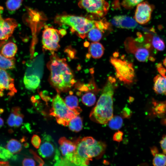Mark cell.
<instances>
[{
	"label": "cell",
	"instance_id": "obj_1",
	"mask_svg": "<svg viewBox=\"0 0 166 166\" xmlns=\"http://www.w3.org/2000/svg\"><path fill=\"white\" fill-rule=\"evenodd\" d=\"M48 67L50 72V82L57 92L68 91L75 83L73 73L65 59L53 53Z\"/></svg>",
	"mask_w": 166,
	"mask_h": 166
},
{
	"label": "cell",
	"instance_id": "obj_2",
	"mask_svg": "<svg viewBox=\"0 0 166 166\" xmlns=\"http://www.w3.org/2000/svg\"><path fill=\"white\" fill-rule=\"evenodd\" d=\"M115 81L114 78L109 77L96 105L90 114L89 117L93 121L106 124L113 117V84Z\"/></svg>",
	"mask_w": 166,
	"mask_h": 166
},
{
	"label": "cell",
	"instance_id": "obj_3",
	"mask_svg": "<svg viewBox=\"0 0 166 166\" xmlns=\"http://www.w3.org/2000/svg\"><path fill=\"white\" fill-rule=\"evenodd\" d=\"M55 21L61 25L70 27L72 32L76 33L83 39L87 37L89 32L96 27L97 21L90 20L84 17L70 15H60L56 16Z\"/></svg>",
	"mask_w": 166,
	"mask_h": 166
},
{
	"label": "cell",
	"instance_id": "obj_4",
	"mask_svg": "<svg viewBox=\"0 0 166 166\" xmlns=\"http://www.w3.org/2000/svg\"><path fill=\"white\" fill-rule=\"evenodd\" d=\"M52 104L50 115L55 118L58 124L64 126L68 125L69 121L81 111V109H69L59 94L53 98Z\"/></svg>",
	"mask_w": 166,
	"mask_h": 166
},
{
	"label": "cell",
	"instance_id": "obj_5",
	"mask_svg": "<svg viewBox=\"0 0 166 166\" xmlns=\"http://www.w3.org/2000/svg\"><path fill=\"white\" fill-rule=\"evenodd\" d=\"M59 154L55 166H73L74 157L76 148V141L72 142L62 137L59 139Z\"/></svg>",
	"mask_w": 166,
	"mask_h": 166
},
{
	"label": "cell",
	"instance_id": "obj_6",
	"mask_svg": "<svg viewBox=\"0 0 166 166\" xmlns=\"http://www.w3.org/2000/svg\"><path fill=\"white\" fill-rule=\"evenodd\" d=\"M110 61L116 69L117 78L125 84L133 82L135 72L132 63L114 57H111Z\"/></svg>",
	"mask_w": 166,
	"mask_h": 166
},
{
	"label": "cell",
	"instance_id": "obj_7",
	"mask_svg": "<svg viewBox=\"0 0 166 166\" xmlns=\"http://www.w3.org/2000/svg\"><path fill=\"white\" fill-rule=\"evenodd\" d=\"M79 6L88 13L100 17L107 13L109 5L105 0H81Z\"/></svg>",
	"mask_w": 166,
	"mask_h": 166
},
{
	"label": "cell",
	"instance_id": "obj_8",
	"mask_svg": "<svg viewBox=\"0 0 166 166\" xmlns=\"http://www.w3.org/2000/svg\"><path fill=\"white\" fill-rule=\"evenodd\" d=\"M60 31L52 28H45L43 32L42 44L45 49L51 51L53 54L60 47L59 42L60 35Z\"/></svg>",
	"mask_w": 166,
	"mask_h": 166
},
{
	"label": "cell",
	"instance_id": "obj_9",
	"mask_svg": "<svg viewBox=\"0 0 166 166\" xmlns=\"http://www.w3.org/2000/svg\"><path fill=\"white\" fill-rule=\"evenodd\" d=\"M76 148L74 157V165L87 166L92 158L89 153V144L83 138L76 140Z\"/></svg>",
	"mask_w": 166,
	"mask_h": 166
},
{
	"label": "cell",
	"instance_id": "obj_10",
	"mask_svg": "<svg viewBox=\"0 0 166 166\" xmlns=\"http://www.w3.org/2000/svg\"><path fill=\"white\" fill-rule=\"evenodd\" d=\"M124 44L126 51L128 53L133 54L139 61L145 62L149 58V49L145 47L138 45L135 39L128 37L126 39Z\"/></svg>",
	"mask_w": 166,
	"mask_h": 166
},
{
	"label": "cell",
	"instance_id": "obj_11",
	"mask_svg": "<svg viewBox=\"0 0 166 166\" xmlns=\"http://www.w3.org/2000/svg\"><path fill=\"white\" fill-rule=\"evenodd\" d=\"M154 6L147 2H142L137 5L134 19L137 23L144 24L150 20Z\"/></svg>",
	"mask_w": 166,
	"mask_h": 166
},
{
	"label": "cell",
	"instance_id": "obj_12",
	"mask_svg": "<svg viewBox=\"0 0 166 166\" xmlns=\"http://www.w3.org/2000/svg\"><path fill=\"white\" fill-rule=\"evenodd\" d=\"M38 152L43 158L49 159L53 157V160L58 149L55 146L50 136L46 135L44 136L42 143L39 148Z\"/></svg>",
	"mask_w": 166,
	"mask_h": 166
},
{
	"label": "cell",
	"instance_id": "obj_13",
	"mask_svg": "<svg viewBox=\"0 0 166 166\" xmlns=\"http://www.w3.org/2000/svg\"><path fill=\"white\" fill-rule=\"evenodd\" d=\"M14 82V79L5 69H0V90H9L10 95L13 96L17 92Z\"/></svg>",
	"mask_w": 166,
	"mask_h": 166
},
{
	"label": "cell",
	"instance_id": "obj_14",
	"mask_svg": "<svg viewBox=\"0 0 166 166\" xmlns=\"http://www.w3.org/2000/svg\"><path fill=\"white\" fill-rule=\"evenodd\" d=\"M111 22L117 27L127 29H134L138 26L135 19L126 15L115 16L111 19Z\"/></svg>",
	"mask_w": 166,
	"mask_h": 166
},
{
	"label": "cell",
	"instance_id": "obj_15",
	"mask_svg": "<svg viewBox=\"0 0 166 166\" xmlns=\"http://www.w3.org/2000/svg\"><path fill=\"white\" fill-rule=\"evenodd\" d=\"M153 82L154 92L157 94L166 95V76L157 75L154 77Z\"/></svg>",
	"mask_w": 166,
	"mask_h": 166
},
{
	"label": "cell",
	"instance_id": "obj_16",
	"mask_svg": "<svg viewBox=\"0 0 166 166\" xmlns=\"http://www.w3.org/2000/svg\"><path fill=\"white\" fill-rule=\"evenodd\" d=\"M89 144V154L91 158L101 156L105 151L106 145L100 141H97L93 144Z\"/></svg>",
	"mask_w": 166,
	"mask_h": 166
},
{
	"label": "cell",
	"instance_id": "obj_17",
	"mask_svg": "<svg viewBox=\"0 0 166 166\" xmlns=\"http://www.w3.org/2000/svg\"><path fill=\"white\" fill-rule=\"evenodd\" d=\"M104 50V48L101 44L98 42H93L89 47V52L92 57L98 59L103 56Z\"/></svg>",
	"mask_w": 166,
	"mask_h": 166
},
{
	"label": "cell",
	"instance_id": "obj_18",
	"mask_svg": "<svg viewBox=\"0 0 166 166\" xmlns=\"http://www.w3.org/2000/svg\"><path fill=\"white\" fill-rule=\"evenodd\" d=\"M17 47L15 43L9 42L3 46L1 50V53L7 58H12L17 53Z\"/></svg>",
	"mask_w": 166,
	"mask_h": 166
},
{
	"label": "cell",
	"instance_id": "obj_19",
	"mask_svg": "<svg viewBox=\"0 0 166 166\" xmlns=\"http://www.w3.org/2000/svg\"><path fill=\"white\" fill-rule=\"evenodd\" d=\"M1 10L0 8V11ZM1 14L0 11V40H6L11 36V34L7 24Z\"/></svg>",
	"mask_w": 166,
	"mask_h": 166
},
{
	"label": "cell",
	"instance_id": "obj_20",
	"mask_svg": "<svg viewBox=\"0 0 166 166\" xmlns=\"http://www.w3.org/2000/svg\"><path fill=\"white\" fill-rule=\"evenodd\" d=\"M24 82L26 87L28 89H36L40 83V79L37 76L31 75L25 76Z\"/></svg>",
	"mask_w": 166,
	"mask_h": 166
},
{
	"label": "cell",
	"instance_id": "obj_21",
	"mask_svg": "<svg viewBox=\"0 0 166 166\" xmlns=\"http://www.w3.org/2000/svg\"><path fill=\"white\" fill-rule=\"evenodd\" d=\"M68 125L69 129L73 132H77L80 131L83 127L81 117L77 115L69 121Z\"/></svg>",
	"mask_w": 166,
	"mask_h": 166
},
{
	"label": "cell",
	"instance_id": "obj_22",
	"mask_svg": "<svg viewBox=\"0 0 166 166\" xmlns=\"http://www.w3.org/2000/svg\"><path fill=\"white\" fill-rule=\"evenodd\" d=\"M6 147L12 154L18 153L22 148L20 142L15 139L10 140L7 143Z\"/></svg>",
	"mask_w": 166,
	"mask_h": 166
},
{
	"label": "cell",
	"instance_id": "obj_23",
	"mask_svg": "<svg viewBox=\"0 0 166 166\" xmlns=\"http://www.w3.org/2000/svg\"><path fill=\"white\" fill-rule=\"evenodd\" d=\"M15 64L14 57L7 58L0 54V69L5 70L12 69L14 67Z\"/></svg>",
	"mask_w": 166,
	"mask_h": 166
},
{
	"label": "cell",
	"instance_id": "obj_24",
	"mask_svg": "<svg viewBox=\"0 0 166 166\" xmlns=\"http://www.w3.org/2000/svg\"><path fill=\"white\" fill-rule=\"evenodd\" d=\"M148 42H150L151 45L157 50L162 51L165 48V43L164 40L158 36H150V41Z\"/></svg>",
	"mask_w": 166,
	"mask_h": 166
},
{
	"label": "cell",
	"instance_id": "obj_25",
	"mask_svg": "<svg viewBox=\"0 0 166 166\" xmlns=\"http://www.w3.org/2000/svg\"><path fill=\"white\" fill-rule=\"evenodd\" d=\"M103 32L97 27L93 28L88 33L87 35L88 39L89 41L93 42H98L101 39Z\"/></svg>",
	"mask_w": 166,
	"mask_h": 166
},
{
	"label": "cell",
	"instance_id": "obj_26",
	"mask_svg": "<svg viewBox=\"0 0 166 166\" xmlns=\"http://www.w3.org/2000/svg\"><path fill=\"white\" fill-rule=\"evenodd\" d=\"M64 101L67 106L71 109H81L78 106V100L77 97L74 95H69L65 98Z\"/></svg>",
	"mask_w": 166,
	"mask_h": 166
},
{
	"label": "cell",
	"instance_id": "obj_27",
	"mask_svg": "<svg viewBox=\"0 0 166 166\" xmlns=\"http://www.w3.org/2000/svg\"><path fill=\"white\" fill-rule=\"evenodd\" d=\"M81 101L83 104L86 106H91L95 103L96 101V97L93 93L87 92L82 97Z\"/></svg>",
	"mask_w": 166,
	"mask_h": 166
},
{
	"label": "cell",
	"instance_id": "obj_28",
	"mask_svg": "<svg viewBox=\"0 0 166 166\" xmlns=\"http://www.w3.org/2000/svg\"><path fill=\"white\" fill-rule=\"evenodd\" d=\"M108 122L109 126L111 129L117 130L122 127L123 121L121 117L116 116H113Z\"/></svg>",
	"mask_w": 166,
	"mask_h": 166
},
{
	"label": "cell",
	"instance_id": "obj_29",
	"mask_svg": "<svg viewBox=\"0 0 166 166\" xmlns=\"http://www.w3.org/2000/svg\"><path fill=\"white\" fill-rule=\"evenodd\" d=\"M22 0H7L6 5L7 9L10 12L15 11L21 6Z\"/></svg>",
	"mask_w": 166,
	"mask_h": 166
},
{
	"label": "cell",
	"instance_id": "obj_30",
	"mask_svg": "<svg viewBox=\"0 0 166 166\" xmlns=\"http://www.w3.org/2000/svg\"><path fill=\"white\" fill-rule=\"evenodd\" d=\"M152 164L154 166H163L166 165V156L165 154L158 153L154 155Z\"/></svg>",
	"mask_w": 166,
	"mask_h": 166
},
{
	"label": "cell",
	"instance_id": "obj_31",
	"mask_svg": "<svg viewBox=\"0 0 166 166\" xmlns=\"http://www.w3.org/2000/svg\"><path fill=\"white\" fill-rule=\"evenodd\" d=\"M144 0H123L122 6L125 9H131Z\"/></svg>",
	"mask_w": 166,
	"mask_h": 166
},
{
	"label": "cell",
	"instance_id": "obj_32",
	"mask_svg": "<svg viewBox=\"0 0 166 166\" xmlns=\"http://www.w3.org/2000/svg\"><path fill=\"white\" fill-rule=\"evenodd\" d=\"M13 156L12 154L8 149L0 146V158L4 160H7Z\"/></svg>",
	"mask_w": 166,
	"mask_h": 166
},
{
	"label": "cell",
	"instance_id": "obj_33",
	"mask_svg": "<svg viewBox=\"0 0 166 166\" xmlns=\"http://www.w3.org/2000/svg\"><path fill=\"white\" fill-rule=\"evenodd\" d=\"M16 115V112L12 109L11 112L10 114L7 121V124L9 126L11 127L14 126Z\"/></svg>",
	"mask_w": 166,
	"mask_h": 166
},
{
	"label": "cell",
	"instance_id": "obj_34",
	"mask_svg": "<svg viewBox=\"0 0 166 166\" xmlns=\"http://www.w3.org/2000/svg\"><path fill=\"white\" fill-rule=\"evenodd\" d=\"M31 142L32 145L36 148H38L41 144V140L40 137L37 135H34L31 138Z\"/></svg>",
	"mask_w": 166,
	"mask_h": 166
},
{
	"label": "cell",
	"instance_id": "obj_35",
	"mask_svg": "<svg viewBox=\"0 0 166 166\" xmlns=\"http://www.w3.org/2000/svg\"><path fill=\"white\" fill-rule=\"evenodd\" d=\"M22 164L24 166H34L36 165L34 160L30 158H25L22 161Z\"/></svg>",
	"mask_w": 166,
	"mask_h": 166
},
{
	"label": "cell",
	"instance_id": "obj_36",
	"mask_svg": "<svg viewBox=\"0 0 166 166\" xmlns=\"http://www.w3.org/2000/svg\"><path fill=\"white\" fill-rule=\"evenodd\" d=\"M123 135L122 132L118 131L114 134L113 136V140L118 142L121 141L123 139Z\"/></svg>",
	"mask_w": 166,
	"mask_h": 166
},
{
	"label": "cell",
	"instance_id": "obj_37",
	"mask_svg": "<svg viewBox=\"0 0 166 166\" xmlns=\"http://www.w3.org/2000/svg\"><path fill=\"white\" fill-rule=\"evenodd\" d=\"M160 143L163 152L166 154V135L162 137Z\"/></svg>",
	"mask_w": 166,
	"mask_h": 166
},
{
	"label": "cell",
	"instance_id": "obj_38",
	"mask_svg": "<svg viewBox=\"0 0 166 166\" xmlns=\"http://www.w3.org/2000/svg\"><path fill=\"white\" fill-rule=\"evenodd\" d=\"M157 70L160 74L163 76H166V69L163 67L161 63H158L156 65Z\"/></svg>",
	"mask_w": 166,
	"mask_h": 166
},
{
	"label": "cell",
	"instance_id": "obj_39",
	"mask_svg": "<svg viewBox=\"0 0 166 166\" xmlns=\"http://www.w3.org/2000/svg\"><path fill=\"white\" fill-rule=\"evenodd\" d=\"M131 114L130 110L127 108H125L121 112V115L124 117H128L130 116Z\"/></svg>",
	"mask_w": 166,
	"mask_h": 166
},
{
	"label": "cell",
	"instance_id": "obj_40",
	"mask_svg": "<svg viewBox=\"0 0 166 166\" xmlns=\"http://www.w3.org/2000/svg\"><path fill=\"white\" fill-rule=\"evenodd\" d=\"M9 165V163L7 161H0V166Z\"/></svg>",
	"mask_w": 166,
	"mask_h": 166
},
{
	"label": "cell",
	"instance_id": "obj_41",
	"mask_svg": "<svg viewBox=\"0 0 166 166\" xmlns=\"http://www.w3.org/2000/svg\"><path fill=\"white\" fill-rule=\"evenodd\" d=\"M4 121L0 117V126H2L3 125Z\"/></svg>",
	"mask_w": 166,
	"mask_h": 166
},
{
	"label": "cell",
	"instance_id": "obj_42",
	"mask_svg": "<svg viewBox=\"0 0 166 166\" xmlns=\"http://www.w3.org/2000/svg\"><path fill=\"white\" fill-rule=\"evenodd\" d=\"M163 64L166 68V56L163 61Z\"/></svg>",
	"mask_w": 166,
	"mask_h": 166
},
{
	"label": "cell",
	"instance_id": "obj_43",
	"mask_svg": "<svg viewBox=\"0 0 166 166\" xmlns=\"http://www.w3.org/2000/svg\"><path fill=\"white\" fill-rule=\"evenodd\" d=\"M113 57H117L118 56V52H116L113 53Z\"/></svg>",
	"mask_w": 166,
	"mask_h": 166
},
{
	"label": "cell",
	"instance_id": "obj_44",
	"mask_svg": "<svg viewBox=\"0 0 166 166\" xmlns=\"http://www.w3.org/2000/svg\"><path fill=\"white\" fill-rule=\"evenodd\" d=\"M4 112V110L2 109H0V113H2Z\"/></svg>",
	"mask_w": 166,
	"mask_h": 166
},
{
	"label": "cell",
	"instance_id": "obj_45",
	"mask_svg": "<svg viewBox=\"0 0 166 166\" xmlns=\"http://www.w3.org/2000/svg\"><path fill=\"white\" fill-rule=\"evenodd\" d=\"M24 146L25 147H26V146H27V143H26V144H25Z\"/></svg>",
	"mask_w": 166,
	"mask_h": 166
}]
</instances>
